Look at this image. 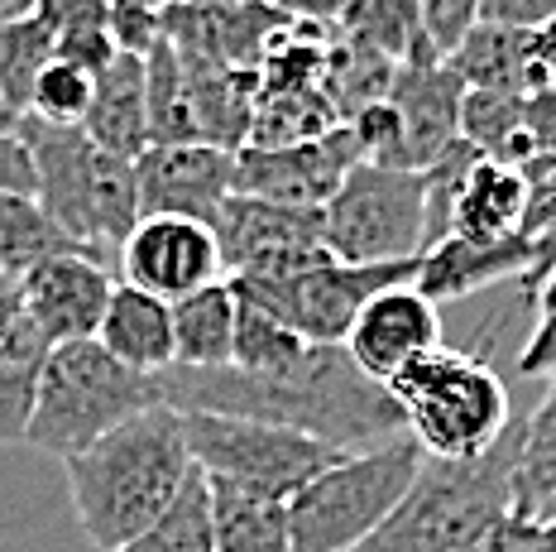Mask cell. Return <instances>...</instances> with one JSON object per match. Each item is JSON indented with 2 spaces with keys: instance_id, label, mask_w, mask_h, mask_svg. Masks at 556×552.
<instances>
[{
  "instance_id": "obj_1",
  "label": "cell",
  "mask_w": 556,
  "mask_h": 552,
  "mask_svg": "<svg viewBox=\"0 0 556 552\" xmlns=\"http://www.w3.org/2000/svg\"><path fill=\"white\" fill-rule=\"evenodd\" d=\"M159 389H164V404L178 413L278 423L345 456L384 447L408 428L393 394L379 379H369L345 347H307L293 365L274 375H250L240 365H222V371L168 365L159 371Z\"/></svg>"
},
{
  "instance_id": "obj_2",
  "label": "cell",
  "mask_w": 556,
  "mask_h": 552,
  "mask_svg": "<svg viewBox=\"0 0 556 552\" xmlns=\"http://www.w3.org/2000/svg\"><path fill=\"white\" fill-rule=\"evenodd\" d=\"M192 447L182 413L159 404L111 428L87 452L67 456L63 476L83 534L101 552L135 543L192 480Z\"/></svg>"
},
{
  "instance_id": "obj_3",
  "label": "cell",
  "mask_w": 556,
  "mask_h": 552,
  "mask_svg": "<svg viewBox=\"0 0 556 552\" xmlns=\"http://www.w3.org/2000/svg\"><path fill=\"white\" fill-rule=\"evenodd\" d=\"M518 452H523V418L484 456H470V462L427 456L417 466L408 494L389 510V519L351 552H460V548H470L504 514H514Z\"/></svg>"
},
{
  "instance_id": "obj_4",
  "label": "cell",
  "mask_w": 556,
  "mask_h": 552,
  "mask_svg": "<svg viewBox=\"0 0 556 552\" xmlns=\"http://www.w3.org/2000/svg\"><path fill=\"white\" fill-rule=\"evenodd\" d=\"M39 174V206L67 240L91 250L101 264L121 255L125 236L139 226V178L135 159L101 149L83 125H49L39 116L15 121Z\"/></svg>"
},
{
  "instance_id": "obj_5",
  "label": "cell",
  "mask_w": 556,
  "mask_h": 552,
  "mask_svg": "<svg viewBox=\"0 0 556 552\" xmlns=\"http://www.w3.org/2000/svg\"><path fill=\"white\" fill-rule=\"evenodd\" d=\"M159 404H164L159 375L121 365L97 337L63 341V347H49L39 365L25 447L67 462V456L87 452L97 437Z\"/></svg>"
},
{
  "instance_id": "obj_6",
  "label": "cell",
  "mask_w": 556,
  "mask_h": 552,
  "mask_svg": "<svg viewBox=\"0 0 556 552\" xmlns=\"http://www.w3.org/2000/svg\"><path fill=\"white\" fill-rule=\"evenodd\" d=\"M384 389L408 418L413 442L446 462L484 456L518 423L504 375L480 351L437 347L403 365Z\"/></svg>"
},
{
  "instance_id": "obj_7",
  "label": "cell",
  "mask_w": 556,
  "mask_h": 552,
  "mask_svg": "<svg viewBox=\"0 0 556 552\" xmlns=\"http://www.w3.org/2000/svg\"><path fill=\"white\" fill-rule=\"evenodd\" d=\"M427 452L413 437H393L384 447L351 452L331 462L321 476H312L303 490L288 500V534L293 552H351L361 548L389 510L408 494L417 466Z\"/></svg>"
},
{
  "instance_id": "obj_8",
  "label": "cell",
  "mask_w": 556,
  "mask_h": 552,
  "mask_svg": "<svg viewBox=\"0 0 556 552\" xmlns=\"http://www.w3.org/2000/svg\"><path fill=\"white\" fill-rule=\"evenodd\" d=\"M327 226L321 240L345 264H389L427 250V216H432V178L427 168L355 164L345 183L321 206Z\"/></svg>"
},
{
  "instance_id": "obj_9",
  "label": "cell",
  "mask_w": 556,
  "mask_h": 552,
  "mask_svg": "<svg viewBox=\"0 0 556 552\" xmlns=\"http://www.w3.org/2000/svg\"><path fill=\"white\" fill-rule=\"evenodd\" d=\"M182 432L202 476L226 480L260 500H293L312 476L345 456L307 432L260 418H226V413H182Z\"/></svg>"
},
{
  "instance_id": "obj_10",
  "label": "cell",
  "mask_w": 556,
  "mask_h": 552,
  "mask_svg": "<svg viewBox=\"0 0 556 552\" xmlns=\"http://www.w3.org/2000/svg\"><path fill=\"white\" fill-rule=\"evenodd\" d=\"M417 264H422V255L389 260V264L327 260V264H317V269H303L283 284L250 279V274H226V279H230V289L260 298L274 313H283L312 347H345V337H351L355 317L365 313L369 298L393 289V284H413Z\"/></svg>"
},
{
  "instance_id": "obj_11",
  "label": "cell",
  "mask_w": 556,
  "mask_h": 552,
  "mask_svg": "<svg viewBox=\"0 0 556 552\" xmlns=\"http://www.w3.org/2000/svg\"><path fill=\"white\" fill-rule=\"evenodd\" d=\"M321 206H288L250 192H230L226 206L216 212L212 231L222 246L226 274H250V279L283 284L303 269L336 260L321 240Z\"/></svg>"
},
{
  "instance_id": "obj_12",
  "label": "cell",
  "mask_w": 556,
  "mask_h": 552,
  "mask_svg": "<svg viewBox=\"0 0 556 552\" xmlns=\"http://www.w3.org/2000/svg\"><path fill=\"white\" fill-rule=\"evenodd\" d=\"M355 164H365V149L351 125H331V130L298 145H245L236 149V192L288 206H327Z\"/></svg>"
},
{
  "instance_id": "obj_13",
  "label": "cell",
  "mask_w": 556,
  "mask_h": 552,
  "mask_svg": "<svg viewBox=\"0 0 556 552\" xmlns=\"http://www.w3.org/2000/svg\"><path fill=\"white\" fill-rule=\"evenodd\" d=\"M115 269H121V284H135L164 303H178V298L226 279L216 231L192 216H139V226L125 236L121 255H115Z\"/></svg>"
},
{
  "instance_id": "obj_14",
  "label": "cell",
  "mask_w": 556,
  "mask_h": 552,
  "mask_svg": "<svg viewBox=\"0 0 556 552\" xmlns=\"http://www.w3.org/2000/svg\"><path fill=\"white\" fill-rule=\"evenodd\" d=\"M115 274L87 250H58L20 274V303L49 347L63 341H91L101 331V317L111 308Z\"/></svg>"
},
{
  "instance_id": "obj_15",
  "label": "cell",
  "mask_w": 556,
  "mask_h": 552,
  "mask_svg": "<svg viewBox=\"0 0 556 552\" xmlns=\"http://www.w3.org/2000/svg\"><path fill=\"white\" fill-rule=\"evenodd\" d=\"M139 206L144 216H192L216 222V212L236 192V149L188 140V145H149L135 159Z\"/></svg>"
},
{
  "instance_id": "obj_16",
  "label": "cell",
  "mask_w": 556,
  "mask_h": 552,
  "mask_svg": "<svg viewBox=\"0 0 556 552\" xmlns=\"http://www.w3.org/2000/svg\"><path fill=\"white\" fill-rule=\"evenodd\" d=\"M460 101L466 83L446 59L399 63L389 106L399 116V154L393 168H432L460 145Z\"/></svg>"
},
{
  "instance_id": "obj_17",
  "label": "cell",
  "mask_w": 556,
  "mask_h": 552,
  "mask_svg": "<svg viewBox=\"0 0 556 552\" xmlns=\"http://www.w3.org/2000/svg\"><path fill=\"white\" fill-rule=\"evenodd\" d=\"M437 347H442V313L427 293H417V284H393V289L375 293L345 337L351 361L379 385H389L403 365Z\"/></svg>"
},
{
  "instance_id": "obj_18",
  "label": "cell",
  "mask_w": 556,
  "mask_h": 552,
  "mask_svg": "<svg viewBox=\"0 0 556 552\" xmlns=\"http://www.w3.org/2000/svg\"><path fill=\"white\" fill-rule=\"evenodd\" d=\"M532 260L528 236H504V240H466L446 236L432 250H422L417 264V293H427L432 303H451V298L484 293L504 279H523Z\"/></svg>"
},
{
  "instance_id": "obj_19",
  "label": "cell",
  "mask_w": 556,
  "mask_h": 552,
  "mask_svg": "<svg viewBox=\"0 0 556 552\" xmlns=\"http://www.w3.org/2000/svg\"><path fill=\"white\" fill-rule=\"evenodd\" d=\"M460 73L466 87L484 91H514V97H532V91L552 87L547 73V39L542 29H518V25H475L456 53L446 59Z\"/></svg>"
},
{
  "instance_id": "obj_20",
  "label": "cell",
  "mask_w": 556,
  "mask_h": 552,
  "mask_svg": "<svg viewBox=\"0 0 556 552\" xmlns=\"http://www.w3.org/2000/svg\"><path fill=\"white\" fill-rule=\"evenodd\" d=\"M523 174L494 159H480L460 174L456 198L446 212V236H466V240H504V236H523Z\"/></svg>"
},
{
  "instance_id": "obj_21",
  "label": "cell",
  "mask_w": 556,
  "mask_h": 552,
  "mask_svg": "<svg viewBox=\"0 0 556 552\" xmlns=\"http://www.w3.org/2000/svg\"><path fill=\"white\" fill-rule=\"evenodd\" d=\"M83 130L101 149L121 159H139L149 145V97H144V59L135 53H115L97 73V97L83 121Z\"/></svg>"
},
{
  "instance_id": "obj_22",
  "label": "cell",
  "mask_w": 556,
  "mask_h": 552,
  "mask_svg": "<svg viewBox=\"0 0 556 552\" xmlns=\"http://www.w3.org/2000/svg\"><path fill=\"white\" fill-rule=\"evenodd\" d=\"M97 341L121 365H130V371H144V375L168 371L173 365V303L135 289V284H115Z\"/></svg>"
},
{
  "instance_id": "obj_23",
  "label": "cell",
  "mask_w": 556,
  "mask_h": 552,
  "mask_svg": "<svg viewBox=\"0 0 556 552\" xmlns=\"http://www.w3.org/2000/svg\"><path fill=\"white\" fill-rule=\"evenodd\" d=\"M230 361H236V293L230 279H216L173 303V365L222 371Z\"/></svg>"
},
{
  "instance_id": "obj_24",
  "label": "cell",
  "mask_w": 556,
  "mask_h": 552,
  "mask_svg": "<svg viewBox=\"0 0 556 552\" xmlns=\"http://www.w3.org/2000/svg\"><path fill=\"white\" fill-rule=\"evenodd\" d=\"M212 534L216 552H293L288 534V500H260L226 480H212Z\"/></svg>"
},
{
  "instance_id": "obj_25",
  "label": "cell",
  "mask_w": 556,
  "mask_h": 552,
  "mask_svg": "<svg viewBox=\"0 0 556 552\" xmlns=\"http://www.w3.org/2000/svg\"><path fill=\"white\" fill-rule=\"evenodd\" d=\"M58 59V39L34 10L5 5L0 10V111L29 116V97L39 73Z\"/></svg>"
},
{
  "instance_id": "obj_26",
  "label": "cell",
  "mask_w": 556,
  "mask_h": 552,
  "mask_svg": "<svg viewBox=\"0 0 556 552\" xmlns=\"http://www.w3.org/2000/svg\"><path fill=\"white\" fill-rule=\"evenodd\" d=\"M43 355L49 341L34 331L25 313L0 317V442H25Z\"/></svg>"
},
{
  "instance_id": "obj_27",
  "label": "cell",
  "mask_w": 556,
  "mask_h": 552,
  "mask_svg": "<svg viewBox=\"0 0 556 552\" xmlns=\"http://www.w3.org/2000/svg\"><path fill=\"white\" fill-rule=\"evenodd\" d=\"M523 101L528 97H514V91L466 87V101H460V140L480 159L523 168L528 159H538L528 130H523Z\"/></svg>"
},
{
  "instance_id": "obj_28",
  "label": "cell",
  "mask_w": 556,
  "mask_h": 552,
  "mask_svg": "<svg viewBox=\"0 0 556 552\" xmlns=\"http://www.w3.org/2000/svg\"><path fill=\"white\" fill-rule=\"evenodd\" d=\"M393 73H399V63H393V59L365 49V43H355V39L331 34L327 73H321V97H327L331 116L345 125V121L361 116L365 106H375V101H389Z\"/></svg>"
},
{
  "instance_id": "obj_29",
  "label": "cell",
  "mask_w": 556,
  "mask_h": 552,
  "mask_svg": "<svg viewBox=\"0 0 556 552\" xmlns=\"http://www.w3.org/2000/svg\"><path fill=\"white\" fill-rule=\"evenodd\" d=\"M556 504V375L542 404L523 418V452L514 471V514L547 524Z\"/></svg>"
},
{
  "instance_id": "obj_30",
  "label": "cell",
  "mask_w": 556,
  "mask_h": 552,
  "mask_svg": "<svg viewBox=\"0 0 556 552\" xmlns=\"http://www.w3.org/2000/svg\"><path fill=\"white\" fill-rule=\"evenodd\" d=\"M341 39H355L365 49L384 53L393 63L437 59L422 43V20H417V0H351V10L336 25Z\"/></svg>"
},
{
  "instance_id": "obj_31",
  "label": "cell",
  "mask_w": 556,
  "mask_h": 552,
  "mask_svg": "<svg viewBox=\"0 0 556 552\" xmlns=\"http://www.w3.org/2000/svg\"><path fill=\"white\" fill-rule=\"evenodd\" d=\"M230 293H236V361L230 365H240L250 375H274L312 347L303 331L283 313H274L269 303H260V298H250L240 289H230Z\"/></svg>"
},
{
  "instance_id": "obj_32",
  "label": "cell",
  "mask_w": 556,
  "mask_h": 552,
  "mask_svg": "<svg viewBox=\"0 0 556 552\" xmlns=\"http://www.w3.org/2000/svg\"><path fill=\"white\" fill-rule=\"evenodd\" d=\"M144 97H149V140L154 145H188L197 140V116L188 97V73H182L178 49L159 43L144 59Z\"/></svg>"
},
{
  "instance_id": "obj_33",
  "label": "cell",
  "mask_w": 556,
  "mask_h": 552,
  "mask_svg": "<svg viewBox=\"0 0 556 552\" xmlns=\"http://www.w3.org/2000/svg\"><path fill=\"white\" fill-rule=\"evenodd\" d=\"M58 250H83V246L58 231V226L49 222V212L39 206V198H25V192H0V269L20 279L25 269H34L39 260L58 255Z\"/></svg>"
},
{
  "instance_id": "obj_34",
  "label": "cell",
  "mask_w": 556,
  "mask_h": 552,
  "mask_svg": "<svg viewBox=\"0 0 556 552\" xmlns=\"http://www.w3.org/2000/svg\"><path fill=\"white\" fill-rule=\"evenodd\" d=\"M115 552H216L212 534V486H206L202 466L192 471V480L182 486V494L159 514L135 543L115 548Z\"/></svg>"
},
{
  "instance_id": "obj_35",
  "label": "cell",
  "mask_w": 556,
  "mask_h": 552,
  "mask_svg": "<svg viewBox=\"0 0 556 552\" xmlns=\"http://www.w3.org/2000/svg\"><path fill=\"white\" fill-rule=\"evenodd\" d=\"M91 97H97V73H87V67L67 63V59H53L39 73V83H34L29 116H39L49 125H83L91 111Z\"/></svg>"
},
{
  "instance_id": "obj_36",
  "label": "cell",
  "mask_w": 556,
  "mask_h": 552,
  "mask_svg": "<svg viewBox=\"0 0 556 552\" xmlns=\"http://www.w3.org/2000/svg\"><path fill=\"white\" fill-rule=\"evenodd\" d=\"M417 20H422V43L437 59L466 43V34L480 25V0H417Z\"/></svg>"
},
{
  "instance_id": "obj_37",
  "label": "cell",
  "mask_w": 556,
  "mask_h": 552,
  "mask_svg": "<svg viewBox=\"0 0 556 552\" xmlns=\"http://www.w3.org/2000/svg\"><path fill=\"white\" fill-rule=\"evenodd\" d=\"M106 29L115 53H135V59H149V53L164 43V10H144L135 0H115L106 10Z\"/></svg>"
},
{
  "instance_id": "obj_38",
  "label": "cell",
  "mask_w": 556,
  "mask_h": 552,
  "mask_svg": "<svg viewBox=\"0 0 556 552\" xmlns=\"http://www.w3.org/2000/svg\"><path fill=\"white\" fill-rule=\"evenodd\" d=\"M538 543H542V524L538 519L504 514L490 534H480L470 548H460V552H538Z\"/></svg>"
},
{
  "instance_id": "obj_39",
  "label": "cell",
  "mask_w": 556,
  "mask_h": 552,
  "mask_svg": "<svg viewBox=\"0 0 556 552\" xmlns=\"http://www.w3.org/2000/svg\"><path fill=\"white\" fill-rule=\"evenodd\" d=\"M58 59L87 67V73H101L111 59H115V43H111V29L106 25H87V29H73L58 39Z\"/></svg>"
},
{
  "instance_id": "obj_40",
  "label": "cell",
  "mask_w": 556,
  "mask_h": 552,
  "mask_svg": "<svg viewBox=\"0 0 556 552\" xmlns=\"http://www.w3.org/2000/svg\"><path fill=\"white\" fill-rule=\"evenodd\" d=\"M518 375H528V379L556 375V308L552 313H538V322H532L523 351H518Z\"/></svg>"
},
{
  "instance_id": "obj_41",
  "label": "cell",
  "mask_w": 556,
  "mask_h": 552,
  "mask_svg": "<svg viewBox=\"0 0 556 552\" xmlns=\"http://www.w3.org/2000/svg\"><path fill=\"white\" fill-rule=\"evenodd\" d=\"M484 25H518V29H542L556 20V0H480Z\"/></svg>"
},
{
  "instance_id": "obj_42",
  "label": "cell",
  "mask_w": 556,
  "mask_h": 552,
  "mask_svg": "<svg viewBox=\"0 0 556 552\" xmlns=\"http://www.w3.org/2000/svg\"><path fill=\"white\" fill-rule=\"evenodd\" d=\"M523 130L532 154H556V87H542L523 101Z\"/></svg>"
},
{
  "instance_id": "obj_43",
  "label": "cell",
  "mask_w": 556,
  "mask_h": 552,
  "mask_svg": "<svg viewBox=\"0 0 556 552\" xmlns=\"http://www.w3.org/2000/svg\"><path fill=\"white\" fill-rule=\"evenodd\" d=\"M274 5L283 10L288 20H298V25L336 29V25H341V15L351 10V0H274Z\"/></svg>"
},
{
  "instance_id": "obj_44",
  "label": "cell",
  "mask_w": 556,
  "mask_h": 552,
  "mask_svg": "<svg viewBox=\"0 0 556 552\" xmlns=\"http://www.w3.org/2000/svg\"><path fill=\"white\" fill-rule=\"evenodd\" d=\"M528 303H532V313H552V308H556V274H552V279H547V284H542V289H538V293H532V298H528Z\"/></svg>"
},
{
  "instance_id": "obj_45",
  "label": "cell",
  "mask_w": 556,
  "mask_h": 552,
  "mask_svg": "<svg viewBox=\"0 0 556 552\" xmlns=\"http://www.w3.org/2000/svg\"><path fill=\"white\" fill-rule=\"evenodd\" d=\"M542 39H547V73H552V87H556V20L542 25Z\"/></svg>"
},
{
  "instance_id": "obj_46",
  "label": "cell",
  "mask_w": 556,
  "mask_h": 552,
  "mask_svg": "<svg viewBox=\"0 0 556 552\" xmlns=\"http://www.w3.org/2000/svg\"><path fill=\"white\" fill-rule=\"evenodd\" d=\"M538 552H556V519H552V524H542V543H538Z\"/></svg>"
},
{
  "instance_id": "obj_47",
  "label": "cell",
  "mask_w": 556,
  "mask_h": 552,
  "mask_svg": "<svg viewBox=\"0 0 556 552\" xmlns=\"http://www.w3.org/2000/svg\"><path fill=\"white\" fill-rule=\"evenodd\" d=\"M178 5H245V0H178Z\"/></svg>"
},
{
  "instance_id": "obj_48",
  "label": "cell",
  "mask_w": 556,
  "mask_h": 552,
  "mask_svg": "<svg viewBox=\"0 0 556 552\" xmlns=\"http://www.w3.org/2000/svg\"><path fill=\"white\" fill-rule=\"evenodd\" d=\"M135 5H144V10H168L173 0H135Z\"/></svg>"
},
{
  "instance_id": "obj_49",
  "label": "cell",
  "mask_w": 556,
  "mask_h": 552,
  "mask_svg": "<svg viewBox=\"0 0 556 552\" xmlns=\"http://www.w3.org/2000/svg\"><path fill=\"white\" fill-rule=\"evenodd\" d=\"M15 130V116H10V111H0V135H10Z\"/></svg>"
},
{
  "instance_id": "obj_50",
  "label": "cell",
  "mask_w": 556,
  "mask_h": 552,
  "mask_svg": "<svg viewBox=\"0 0 556 552\" xmlns=\"http://www.w3.org/2000/svg\"><path fill=\"white\" fill-rule=\"evenodd\" d=\"M552 519H556V504H552V514H547V524H552Z\"/></svg>"
},
{
  "instance_id": "obj_51",
  "label": "cell",
  "mask_w": 556,
  "mask_h": 552,
  "mask_svg": "<svg viewBox=\"0 0 556 552\" xmlns=\"http://www.w3.org/2000/svg\"><path fill=\"white\" fill-rule=\"evenodd\" d=\"M106 5H115V0H106Z\"/></svg>"
}]
</instances>
